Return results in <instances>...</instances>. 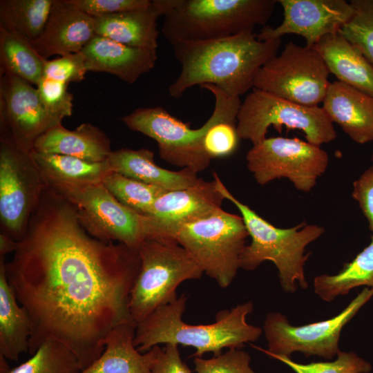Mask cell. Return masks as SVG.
<instances>
[{
  "instance_id": "1",
  "label": "cell",
  "mask_w": 373,
  "mask_h": 373,
  "mask_svg": "<svg viewBox=\"0 0 373 373\" xmlns=\"http://www.w3.org/2000/svg\"><path fill=\"white\" fill-rule=\"evenodd\" d=\"M140 267L137 250L92 237L72 204L47 186L6 263L8 283L30 319L28 352L55 340L73 353L81 370L92 364L110 332L132 321L129 299Z\"/></svg>"
},
{
  "instance_id": "2",
  "label": "cell",
  "mask_w": 373,
  "mask_h": 373,
  "mask_svg": "<svg viewBox=\"0 0 373 373\" xmlns=\"http://www.w3.org/2000/svg\"><path fill=\"white\" fill-rule=\"evenodd\" d=\"M280 44L281 39L260 41L254 32L173 44L181 71L169 86V93L179 98L194 86L212 84L229 97H240L254 88L258 72L277 55Z\"/></svg>"
},
{
  "instance_id": "3",
  "label": "cell",
  "mask_w": 373,
  "mask_h": 373,
  "mask_svg": "<svg viewBox=\"0 0 373 373\" xmlns=\"http://www.w3.org/2000/svg\"><path fill=\"white\" fill-rule=\"evenodd\" d=\"M185 294L163 305L136 324L133 343L140 352L160 344L175 343L193 347L192 357H202L207 352L214 356L224 348H238L257 341L262 329L247 322L254 309L251 301L240 303L220 312L214 323L192 325L184 323Z\"/></svg>"
},
{
  "instance_id": "4",
  "label": "cell",
  "mask_w": 373,
  "mask_h": 373,
  "mask_svg": "<svg viewBox=\"0 0 373 373\" xmlns=\"http://www.w3.org/2000/svg\"><path fill=\"white\" fill-rule=\"evenodd\" d=\"M213 177L218 191L239 210L251 238L241 254L240 267L253 271L262 262L269 260L276 267L281 287L286 293L296 292V283L302 289H307L304 267L310 254H305V248L318 239L325 229L305 222L287 229L276 227L236 198L216 173H213Z\"/></svg>"
},
{
  "instance_id": "5",
  "label": "cell",
  "mask_w": 373,
  "mask_h": 373,
  "mask_svg": "<svg viewBox=\"0 0 373 373\" xmlns=\"http://www.w3.org/2000/svg\"><path fill=\"white\" fill-rule=\"evenodd\" d=\"M161 31L175 43L226 38L265 26L277 0H159Z\"/></svg>"
},
{
  "instance_id": "6",
  "label": "cell",
  "mask_w": 373,
  "mask_h": 373,
  "mask_svg": "<svg viewBox=\"0 0 373 373\" xmlns=\"http://www.w3.org/2000/svg\"><path fill=\"white\" fill-rule=\"evenodd\" d=\"M200 88L213 94L215 105L210 117L199 128H191L189 123L183 122L161 106L137 108L123 117L122 121L131 130L153 139L164 161L197 173L202 171L212 160L204 148L207 132L219 121L237 124L241 101L239 97H229L212 84Z\"/></svg>"
},
{
  "instance_id": "7",
  "label": "cell",
  "mask_w": 373,
  "mask_h": 373,
  "mask_svg": "<svg viewBox=\"0 0 373 373\" xmlns=\"http://www.w3.org/2000/svg\"><path fill=\"white\" fill-rule=\"evenodd\" d=\"M175 240L195 260L204 273L227 288L237 275L249 233L242 218L222 209L198 221L148 231V237Z\"/></svg>"
},
{
  "instance_id": "8",
  "label": "cell",
  "mask_w": 373,
  "mask_h": 373,
  "mask_svg": "<svg viewBox=\"0 0 373 373\" xmlns=\"http://www.w3.org/2000/svg\"><path fill=\"white\" fill-rule=\"evenodd\" d=\"M140 267L129 299V313L136 324L157 308L175 300L183 282L199 279L204 271L175 240L148 237L137 249Z\"/></svg>"
},
{
  "instance_id": "9",
  "label": "cell",
  "mask_w": 373,
  "mask_h": 373,
  "mask_svg": "<svg viewBox=\"0 0 373 373\" xmlns=\"http://www.w3.org/2000/svg\"><path fill=\"white\" fill-rule=\"evenodd\" d=\"M271 126L278 132L283 126L300 130L307 142L318 146L336 137L333 122L323 107L301 105L254 88L237 115L238 136L254 145L266 138Z\"/></svg>"
},
{
  "instance_id": "10",
  "label": "cell",
  "mask_w": 373,
  "mask_h": 373,
  "mask_svg": "<svg viewBox=\"0 0 373 373\" xmlns=\"http://www.w3.org/2000/svg\"><path fill=\"white\" fill-rule=\"evenodd\" d=\"M329 74L317 50L290 41L261 67L254 88L296 104L316 106L325 97Z\"/></svg>"
},
{
  "instance_id": "11",
  "label": "cell",
  "mask_w": 373,
  "mask_h": 373,
  "mask_svg": "<svg viewBox=\"0 0 373 373\" xmlns=\"http://www.w3.org/2000/svg\"><path fill=\"white\" fill-rule=\"evenodd\" d=\"M373 296V290L365 287L349 305L334 317L301 326L289 323L287 317L279 312H269L263 323L267 349L251 344L266 355L290 357L295 352L305 356H318L331 360L340 352L338 342L345 325Z\"/></svg>"
},
{
  "instance_id": "12",
  "label": "cell",
  "mask_w": 373,
  "mask_h": 373,
  "mask_svg": "<svg viewBox=\"0 0 373 373\" xmlns=\"http://www.w3.org/2000/svg\"><path fill=\"white\" fill-rule=\"evenodd\" d=\"M247 166L260 185L287 178L299 191L309 192L326 171L329 157L320 146L298 138H265L253 145Z\"/></svg>"
},
{
  "instance_id": "13",
  "label": "cell",
  "mask_w": 373,
  "mask_h": 373,
  "mask_svg": "<svg viewBox=\"0 0 373 373\" xmlns=\"http://www.w3.org/2000/svg\"><path fill=\"white\" fill-rule=\"evenodd\" d=\"M46 188L30 153L0 140L1 232L20 242Z\"/></svg>"
},
{
  "instance_id": "14",
  "label": "cell",
  "mask_w": 373,
  "mask_h": 373,
  "mask_svg": "<svg viewBox=\"0 0 373 373\" xmlns=\"http://www.w3.org/2000/svg\"><path fill=\"white\" fill-rule=\"evenodd\" d=\"M73 206L92 237L137 250L146 238L144 216L120 203L102 183L56 191Z\"/></svg>"
},
{
  "instance_id": "15",
  "label": "cell",
  "mask_w": 373,
  "mask_h": 373,
  "mask_svg": "<svg viewBox=\"0 0 373 373\" xmlns=\"http://www.w3.org/2000/svg\"><path fill=\"white\" fill-rule=\"evenodd\" d=\"M33 86L17 77L0 75V140L27 153L63 121L47 111Z\"/></svg>"
},
{
  "instance_id": "16",
  "label": "cell",
  "mask_w": 373,
  "mask_h": 373,
  "mask_svg": "<svg viewBox=\"0 0 373 373\" xmlns=\"http://www.w3.org/2000/svg\"><path fill=\"white\" fill-rule=\"evenodd\" d=\"M284 19L276 28L265 26L257 38L260 41L281 39L287 34L305 38L306 46L313 48L325 36L338 32L354 15L350 2L345 0H278Z\"/></svg>"
},
{
  "instance_id": "17",
  "label": "cell",
  "mask_w": 373,
  "mask_h": 373,
  "mask_svg": "<svg viewBox=\"0 0 373 373\" xmlns=\"http://www.w3.org/2000/svg\"><path fill=\"white\" fill-rule=\"evenodd\" d=\"M224 200L214 179L206 181L199 178L195 184L168 191L155 201L144 216L146 231L205 218L220 210Z\"/></svg>"
},
{
  "instance_id": "18",
  "label": "cell",
  "mask_w": 373,
  "mask_h": 373,
  "mask_svg": "<svg viewBox=\"0 0 373 373\" xmlns=\"http://www.w3.org/2000/svg\"><path fill=\"white\" fill-rule=\"evenodd\" d=\"M95 18L79 10L68 0H54L40 36L30 41L45 59L80 52L95 37Z\"/></svg>"
},
{
  "instance_id": "19",
  "label": "cell",
  "mask_w": 373,
  "mask_h": 373,
  "mask_svg": "<svg viewBox=\"0 0 373 373\" xmlns=\"http://www.w3.org/2000/svg\"><path fill=\"white\" fill-rule=\"evenodd\" d=\"M80 52L88 71L107 73L128 84L152 70L157 59V49L131 47L99 36Z\"/></svg>"
},
{
  "instance_id": "20",
  "label": "cell",
  "mask_w": 373,
  "mask_h": 373,
  "mask_svg": "<svg viewBox=\"0 0 373 373\" xmlns=\"http://www.w3.org/2000/svg\"><path fill=\"white\" fill-rule=\"evenodd\" d=\"M322 107L354 142H373L372 96L336 80L330 82Z\"/></svg>"
},
{
  "instance_id": "21",
  "label": "cell",
  "mask_w": 373,
  "mask_h": 373,
  "mask_svg": "<svg viewBox=\"0 0 373 373\" xmlns=\"http://www.w3.org/2000/svg\"><path fill=\"white\" fill-rule=\"evenodd\" d=\"M32 151L77 157L91 162L107 160L112 152L111 141L99 128L83 123L74 130L55 126L35 142Z\"/></svg>"
},
{
  "instance_id": "22",
  "label": "cell",
  "mask_w": 373,
  "mask_h": 373,
  "mask_svg": "<svg viewBox=\"0 0 373 373\" xmlns=\"http://www.w3.org/2000/svg\"><path fill=\"white\" fill-rule=\"evenodd\" d=\"M106 161L111 171L166 191L189 187L199 179L198 173L190 169L174 171L159 166L154 161V152L146 148L112 151Z\"/></svg>"
},
{
  "instance_id": "23",
  "label": "cell",
  "mask_w": 373,
  "mask_h": 373,
  "mask_svg": "<svg viewBox=\"0 0 373 373\" xmlns=\"http://www.w3.org/2000/svg\"><path fill=\"white\" fill-rule=\"evenodd\" d=\"M163 10L157 0L145 9L128 11L95 18L96 36L103 37L135 48L157 49L159 31L157 19Z\"/></svg>"
},
{
  "instance_id": "24",
  "label": "cell",
  "mask_w": 373,
  "mask_h": 373,
  "mask_svg": "<svg viewBox=\"0 0 373 373\" xmlns=\"http://www.w3.org/2000/svg\"><path fill=\"white\" fill-rule=\"evenodd\" d=\"M313 48L338 81L373 97V66L339 32L325 36Z\"/></svg>"
},
{
  "instance_id": "25",
  "label": "cell",
  "mask_w": 373,
  "mask_h": 373,
  "mask_svg": "<svg viewBox=\"0 0 373 373\" xmlns=\"http://www.w3.org/2000/svg\"><path fill=\"white\" fill-rule=\"evenodd\" d=\"M30 155L47 186L55 191L102 183L111 171L107 161L91 162L68 155L35 151Z\"/></svg>"
},
{
  "instance_id": "26",
  "label": "cell",
  "mask_w": 373,
  "mask_h": 373,
  "mask_svg": "<svg viewBox=\"0 0 373 373\" xmlns=\"http://www.w3.org/2000/svg\"><path fill=\"white\" fill-rule=\"evenodd\" d=\"M30 319L8 283L4 257H0V354L18 361L29 350Z\"/></svg>"
},
{
  "instance_id": "27",
  "label": "cell",
  "mask_w": 373,
  "mask_h": 373,
  "mask_svg": "<svg viewBox=\"0 0 373 373\" xmlns=\"http://www.w3.org/2000/svg\"><path fill=\"white\" fill-rule=\"evenodd\" d=\"M135 328L132 321L113 328L100 356L79 373H150L145 354L133 343Z\"/></svg>"
},
{
  "instance_id": "28",
  "label": "cell",
  "mask_w": 373,
  "mask_h": 373,
  "mask_svg": "<svg viewBox=\"0 0 373 373\" xmlns=\"http://www.w3.org/2000/svg\"><path fill=\"white\" fill-rule=\"evenodd\" d=\"M46 60L27 38L0 27V75L17 77L36 86Z\"/></svg>"
},
{
  "instance_id": "29",
  "label": "cell",
  "mask_w": 373,
  "mask_h": 373,
  "mask_svg": "<svg viewBox=\"0 0 373 373\" xmlns=\"http://www.w3.org/2000/svg\"><path fill=\"white\" fill-rule=\"evenodd\" d=\"M360 286L370 287L373 290V235L370 243L353 260L345 263L338 274L319 275L314 280L315 294L327 302Z\"/></svg>"
},
{
  "instance_id": "30",
  "label": "cell",
  "mask_w": 373,
  "mask_h": 373,
  "mask_svg": "<svg viewBox=\"0 0 373 373\" xmlns=\"http://www.w3.org/2000/svg\"><path fill=\"white\" fill-rule=\"evenodd\" d=\"M53 1L1 0L0 27L35 41L45 27Z\"/></svg>"
},
{
  "instance_id": "31",
  "label": "cell",
  "mask_w": 373,
  "mask_h": 373,
  "mask_svg": "<svg viewBox=\"0 0 373 373\" xmlns=\"http://www.w3.org/2000/svg\"><path fill=\"white\" fill-rule=\"evenodd\" d=\"M102 184L120 203L143 216L148 214L155 201L168 191L113 171L105 175Z\"/></svg>"
},
{
  "instance_id": "32",
  "label": "cell",
  "mask_w": 373,
  "mask_h": 373,
  "mask_svg": "<svg viewBox=\"0 0 373 373\" xmlns=\"http://www.w3.org/2000/svg\"><path fill=\"white\" fill-rule=\"evenodd\" d=\"M27 361L7 373H79V363L64 344L55 340L43 343Z\"/></svg>"
},
{
  "instance_id": "33",
  "label": "cell",
  "mask_w": 373,
  "mask_h": 373,
  "mask_svg": "<svg viewBox=\"0 0 373 373\" xmlns=\"http://www.w3.org/2000/svg\"><path fill=\"white\" fill-rule=\"evenodd\" d=\"M354 15L339 33L356 46L373 66V0H352Z\"/></svg>"
},
{
  "instance_id": "34",
  "label": "cell",
  "mask_w": 373,
  "mask_h": 373,
  "mask_svg": "<svg viewBox=\"0 0 373 373\" xmlns=\"http://www.w3.org/2000/svg\"><path fill=\"white\" fill-rule=\"evenodd\" d=\"M269 357L283 363L296 373H370L372 366L354 352H342L334 361L299 363L290 357L269 354Z\"/></svg>"
},
{
  "instance_id": "35",
  "label": "cell",
  "mask_w": 373,
  "mask_h": 373,
  "mask_svg": "<svg viewBox=\"0 0 373 373\" xmlns=\"http://www.w3.org/2000/svg\"><path fill=\"white\" fill-rule=\"evenodd\" d=\"M250 355L238 348H230L209 358L194 357L196 373H258L250 366Z\"/></svg>"
},
{
  "instance_id": "36",
  "label": "cell",
  "mask_w": 373,
  "mask_h": 373,
  "mask_svg": "<svg viewBox=\"0 0 373 373\" xmlns=\"http://www.w3.org/2000/svg\"><path fill=\"white\" fill-rule=\"evenodd\" d=\"M68 84L41 77L36 85L39 96L48 112L62 119L73 112V95L68 90Z\"/></svg>"
},
{
  "instance_id": "37",
  "label": "cell",
  "mask_w": 373,
  "mask_h": 373,
  "mask_svg": "<svg viewBox=\"0 0 373 373\" xmlns=\"http://www.w3.org/2000/svg\"><path fill=\"white\" fill-rule=\"evenodd\" d=\"M239 139L236 124L219 121L213 124L207 132L204 148L211 159L227 157L236 150Z\"/></svg>"
},
{
  "instance_id": "38",
  "label": "cell",
  "mask_w": 373,
  "mask_h": 373,
  "mask_svg": "<svg viewBox=\"0 0 373 373\" xmlns=\"http://www.w3.org/2000/svg\"><path fill=\"white\" fill-rule=\"evenodd\" d=\"M87 72L84 57L79 52L47 59L42 77L69 84L84 80Z\"/></svg>"
},
{
  "instance_id": "39",
  "label": "cell",
  "mask_w": 373,
  "mask_h": 373,
  "mask_svg": "<svg viewBox=\"0 0 373 373\" xmlns=\"http://www.w3.org/2000/svg\"><path fill=\"white\" fill-rule=\"evenodd\" d=\"M178 346L166 343L164 348L155 345L146 351L144 354L150 373H191L181 358Z\"/></svg>"
},
{
  "instance_id": "40",
  "label": "cell",
  "mask_w": 373,
  "mask_h": 373,
  "mask_svg": "<svg viewBox=\"0 0 373 373\" xmlns=\"http://www.w3.org/2000/svg\"><path fill=\"white\" fill-rule=\"evenodd\" d=\"M73 6L95 18L149 8L150 0H68Z\"/></svg>"
},
{
  "instance_id": "41",
  "label": "cell",
  "mask_w": 373,
  "mask_h": 373,
  "mask_svg": "<svg viewBox=\"0 0 373 373\" xmlns=\"http://www.w3.org/2000/svg\"><path fill=\"white\" fill-rule=\"evenodd\" d=\"M352 197L358 202L373 232V164L354 182Z\"/></svg>"
},
{
  "instance_id": "42",
  "label": "cell",
  "mask_w": 373,
  "mask_h": 373,
  "mask_svg": "<svg viewBox=\"0 0 373 373\" xmlns=\"http://www.w3.org/2000/svg\"><path fill=\"white\" fill-rule=\"evenodd\" d=\"M19 242L9 235L0 233V257H4L6 254L15 252L19 246Z\"/></svg>"
},
{
  "instance_id": "43",
  "label": "cell",
  "mask_w": 373,
  "mask_h": 373,
  "mask_svg": "<svg viewBox=\"0 0 373 373\" xmlns=\"http://www.w3.org/2000/svg\"><path fill=\"white\" fill-rule=\"evenodd\" d=\"M7 360L0 354V373H7L11 369L8 365Z\"/></svg>"
},
{
  "instance_id": "44",
  "label": "cell",
  "mask_w": 373,
  "mask_h": 373,
  "mask_svg": "<svg viewBox=\"0 0 373 373\" xmlns=\"http://www.w3.org/2000/svg\"><path fill=\"white\" fill-rule=\"evenodd\" d=\"M371 160H372V164H373V154H372V155Z\"/></svg>"
}]
</instances>
